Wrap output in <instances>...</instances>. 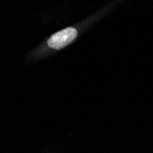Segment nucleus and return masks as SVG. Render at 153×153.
Instances as JSON below:
<instances>
[{
    "instance_id": "obj_1",
    "label": "nucleus",
    "mask_w": 153,
    "mask_h": 153,
    "mask_svg": "<svg viewBox=\"0 0 153 153\" xmlns=\"http://www.w3.org/2000/svg\"><path fill=\"white\" fill-rule=\"evenodd\" d=\"M77 31L74 27H67L53 34L48 39V45L52 49H62L76 38Z\"/></svg>"
}]
</instances>
